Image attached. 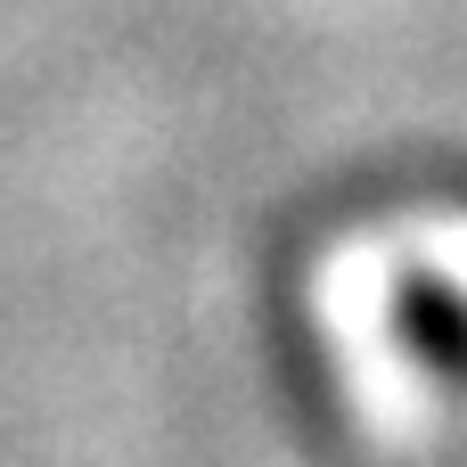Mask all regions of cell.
Instances as JSON below:
<instances>
[{"label":"cell","instance_id":"6da1fadb","mask_svg":"<svg viewBox=\"0 0 467 467\" xmlns=\"http://www.w3.org/2000/svg\"><path fill=\"white\" fill-rule=\"evenodd\" d=\"M402 320H410V337L427 345V361L467 369V304H460V296H443V287H419V296L402 304Z\"/></svg>","mask_w":467,"mask_h":467}]
</instances>
